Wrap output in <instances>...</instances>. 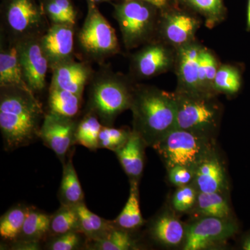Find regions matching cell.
I'll use <instances>...</instances> for the list:
<instances>
[{"mask_svg":"<svg viewBox=\"0 0 250 250\" xmlns=\"http://www.w3.org/2000/svg\"><path fill=\"white\" fill-rule=\"evenodd\" d=\"M219 66L214 53L202 47L199 59L198 86L200 93L217 95L213 88L215 77Z\"/></svg>","mask_w":250,"mask_h":250,"instance_id":"27","label":"cell"},{"mask_svg":"<svg viewBox=\"0 0 250 250\" xmlns=\"http://www.w3.org/2000/svg\"><path fill=\"white\" fill-rule=\"evenodd\" d=\"M246 30L250 31V0H248V11H247Z\"/></svg>","mask_w":250,"mask_h":250,"instance_id":"42","label":"cell"},{"mask_svg":"<svg viewBox=\"0 0 250 250\" xmlns=\"http://www.w3.org/2000/svg\"><path fill=\"white\" fill-rule=\"evenodd\" d=\"M132 95L133 91L120 79H102L90 91V113L98 117L104 126H111L117 117L131 107Z\"/></svg>","mask_w":250,"mask_h":250,"instance_id":"5","label":"cell"},{"mask_svg":"<svg viewBox=\"0 0 250 250\" xmlns=\"http://www.w3.org/2000/svg\"><path fill=\"white\" fill-rule=\"evenodd\" d=\"M52 217L41 210L29 208L19 238L22 241L39 243L47 233L50 232Z\"/></svg>","mask_w":250,"mask_h":250,"instance_id":"25","label":"cell"},{"mask_svg":"<svg viewBox=\"0 0 250 250\" xmlns=\"http://www.w3.org/2000/svg\"><path fill=\"white\" fill-rule=\"evenodd\" d=\"M139 192V182H130L129 198L121 213L113 221L118 228L129 231L143 225L144 220L140 208Z\"/></svg>","mask_w":250,"mask_h":250,"instance_id":"24","label":"cell"},{"mask_svg":"<svg viewBox=\"0 0 250 250\" xmlns=\"http://www.w3.org/2000/svg\"><path fill=\"white\" fill-rule=\"evenodd\" d=\"M3 90L0 99V130L4 149L12 151L39 138L41 121L45 116L34 92L15 88Z\"/></svg>","mask_w":250,"mask_h":250,"instance_id":"1","label":"cell"},{"mask_svg":"<svg viewBox=\"0 0 250 250\" xmlns=\"http://www.w3.org/2000/svg\"><path fill=\"white\" fill-rule=\"evenodd\" d=\"M125 1H129V0H125ZM139 1H146L156 6L158 9H164L167 5L168 0H139Z\"/></svg>","mask_w":250,"mask_h":250,"instance_id":"40","label":"cell"},{"mask_svg":"<svg viewBox=\"0 0 250 250\" xmlns=\"http://www.w3.org/2000/svg\"><path fill=\"white\" fill-rule=\"evenodd\" d=\"M63 165L59 198L62 205L76 206L84 202V194L72 163V156Z\"/></svg>","mask_w":250,"mask_h":250,"instance_id":"21","label":"cell"},{"mask_svg":"<svg viewBox=\"0 0 250 250\" xmlns=\"http://www.w3.org/2000/svg\"><path fill=\"white\" fill-rule=\"evenodd\" d=\"M176 49L166 42H154L135 54L133 68L141 78H149L168 71L175 64Z\"/></svg>","mask_w":250,"mask_h":250,"instance_id":"11","label":"cell"},{"mask_svg":"<svg viewBox=\"0 0 250 250\" xmlns=\"http://www.w3.org/2000/svg\"><path fill=\"white\" fill-rule=\"evenodd\" d=\"M46 11H47L49 18L53 21L54 23H67V24H70L65 15L64 14L62 10L59 8L58 5L54 0H50L48 1V3L46 5Z\"/></svg>","mask_w":250,"mask_h":250,"instance_id":"38","label":"cell"},{"mask_svg":"<svg viewBox=\"0 0 250 250\" xmlns=\"http://www.w3.org/2000/svg\"><path fill=\"white\" fill-rule=\"evenodd\" d=\"M205 18V24L213 29L220 24L225 16L223 0H182Z\"/></svg>","mask_w":250,"mask_h":250,"instance_id":"33","label":"cell"},{"mask_svg":"<svg viewBox=\"0 0 250 250\" xmlns=\"http://www.w3.org/2000/svg\"><path fill=\"white\" fill-rule=\"evenodd\" d=\"M203 46L196 41L176 49L175 67L177 77L176 91L200 93L198 86L199 59Z\"/></svg>","mask_w":250,"mask_h":250,"instance_id":"12","label":"cell"},{"mask_svg":"<svg viewBox=\"0 0 250 250\" xmlns=\"http://www.w3.org/2000/svg\"><path fill=\"white\" fill-rule=\"evenodd\" d=\"M77 124L72 118L49 113L44 117L39 138L65 164L70 147L75 144Z\"/></svg>","mask_w":250,"mask_h":250,"instance_id":"9","label":"cell"},{"mask_svg":"<svg viewBox=\"0 0 250 250\" xmlns=\"http://www.w3.org/2000/svg\"><path fill=\"white\" fill-rule=\"evenodd\" d=\"M81 98L82 96L72 92L50 87L48 99L50 113L73 118L80 111Z\"/></svg>","mask_w":250,"mask_h":250,"instance_id":"26","label":"cell"},{"mask_svg":"<svg viewBox=\"0 0 250 250\" xmlns=\"http://www.w3.org/2000/svg\"><path fill=\"white\" fill-rule=\"evenodd\" d=\"M177 129L215 138L221 123L223 107L216 95L174 92Z\"/></svg>","mask_w":250,"mask_h":250,"instance_id":"4","label":"cell"},{"mask_svg":"<svg viewBox=\"0 0 250 250\" xmlns=\"http://www.w3.org/2000/svg\"><path fill=\"white\" fill-rule=\"evenodd\" d=\"M6 16L10 29L16 34H29L42 24V14L33 0H11Z\"/></svg>","mask_w":250,"mask_h":250,"instance_id":"16","label":"cell"},{"mask_svg":"<svg viewBox=\"0 0 250 250\" xmlns=\"http://www.w3.org/2000/svg\"><path fill=\"white\" fill-rule=\"evenodd\" d=\"M18 46L24 80L34 93L41 91L45 87L49 63L41 41L29 38Z\"/></svg>","mask_w":250,"mask_h":250,"instance_id":"10","label":"cell"},{"mask_svg":"<svg viewBox=\"0 0 250 250\" xmlns=\"http://www.w3.org/2000/svg\"><path fill=\"white\" fill-rule=\"evenodd\" d=\"M201 22L186 13L174 11L163 16L160 22L161 35L164 42L179 48L195 41V36Z\"/></svg>","mask_w":250,"mask_h":250,"instance_id":"13","label":"cell"},{"mask_svg":"<svg viewBox=\"0 0 250 250\" xmlns=\"http://www.w3.org/2000/svg\"><path fill=\"white\" fill-rule=\"evenodd\" d=\"M194 185L199 192H221L228 190L225 167L215 152L202 161L195 170Z\"/></svg>","mask_w":250,"mask_h":250,"instance_id":"15","label":"cell"},{"mask_svg":"<svg viewBox=\"0 0 250 250\" xmlns=\"http://www.w3.org/2000/svg\"><path fill=\"white\" fill-rule=\"evenodd\" d=\"M241 248L243 250H250V231L243 237L242 240Z\"/></svg>","mask_w":250,"mask_h":250,"instance_id":"41","label":"cell"},{"mask_svg":"<svg viewBox=\"0 0 250 250\" xmlns=\"http://www.w3.org/2000/svg\"><path fill=\"white\" fill-rule=\"evenodd\" d=\"M0 85L1 88H15L31 91L23 75L18 44L0 53Z\"/></svg>","mask_w":250,"mask_h":250,"instance_id":"20","label":"cell"},{"mask_svg":"<svg viewBox=\"0 0 250 250\" xmlns=\"http://www.w3.org/2000/svg\"><path fill=\"white\" fill-rule=\"evenodd\" d=\"M200 217L231 218V208L225 194L221 192H198L195 207Z\"/></svg>","mask_w":250,"mask_h":250,"instance_id":"23","label":"cell"},{"mask_svg":"<svg viewBox=\"0 0 250 250\" xmlns=\"http://www.w3.org/2000/svg\"><path fill=\"white\" fill-rule=\"evenodd\" d=\"M109 0H88V3H91V4H97L98 3L104 2V1H107Z\"/></svg>","mask_w":250,"mask_h":250,"instance_id":"43","label":"cell"},{"mask_svg":"<svg viewBox=\"0 0 250 250\" xmlns=\"http://www.w3.org/2000/svg\"><path fill=\"white\" fill-rule=\"evenodd\" d=\"M198 192L193 183L178 187L172 199L174 210L179 213L192 210L196 204Z\"/></svg>","mask_w":250,"mask_h":250,"instance_id":"35","label":"cell"},{"mask_svg":"<svg viewBox=\"0 0 250 250\" xmlns=\"http://www.w3.org/2000/svg\"><path fill=\"white\" fill-rule=\"evenodd\" d=\"M40 41L51 67L69 62L73 52V25L54 23Z\"/></svg>","mask_w":250,"mask_h":250,"instance_id":"14","label":"cell"},{"mask_svg":"<svg viewBox=\"0 0 250 250\" xmlns=\"http://www.w3.org/2000/svg\"><path fill=\"white\" fill-rule=\"evenodd\" d=\"M131 131L104 126L99 136V148L107 149L116 152L127 142Z\"/></svg>","mask_w":250,"mask_h":250,"instance_id":"34","label":"cell"},{"mask_svg":"<svg viewBox=\"0 0 250 250\" xmlns=\"http://www.w3.org/2000/svg\"><path fill=\"white\" fill-rule=\"evenodd\" d=\"M72 231L82 233L80 217L73 206L62 205L52 215L50 232L55 236Z\"/></svg>","mask_w":250,"mask_h":250,"instance_id":"30","label":"cell"},{"mask_svg":"<svg viewBox=\"0 0 250 250\" xmlns=\"http://www.w3.org/2000/svg\"><path fill=\"white\" fill-rule=\"evenodd\" d=\"M29 208L21 206L6 212L0 219V235L5 240L13 241L19 238L22 232Z\"/></svg>","mask_w":250,"mask_h":250,"instance_id":"32","label":"cell"},{"mask_svg":"<svg viewBox=\"0 0 250 250\" xmlns=\"http://www.w3.org/2000/svg\"><path fill=\"white\" fill-rule=\"evenodd\" d=\"M54 1L62 10V12L64 13V14L68 19L70 24L74 25L75 24V21H76V14H75V10H74L71 2L69 0H54Z\"/></svg>","mask_w":250,"mask_h":250,"instance_id":"39","label":"cell"},{"mask_svg":"<svg viewBox=\"0 0 250 250\" xmlns=\"http://www.w3.org/2000/svg\"><path fill=\"white\" fill-rule=\"evenodd\" d=\"M146 147L141 136L132 130L126 144L115 152L130 182H139L144 169Z\"/></svg>","mask_w":250,"mask_h":250,"instance_id":"19","label":"cell"},{"mask_svg":"<svg viewBox=\"0 0 250 250\" xmlns=\"http://www.w3.org/2000/svg\"><path fill=\"white\" fill-rule=\"evenodd\" d=\"M79 41L87 53L104 57L118 52L116 31L100 13L96 4L88 3V14L79 34Z\"/></svg>","mask_w":250,"mask_h":250,"instance_id":"7","label":"cell"},{"mask_svg":"<svg viewBox=\"0 0 250 250\" xmlns=\"http://www.w3.org/2000/svg\"><path fill=\"white\" fill-rule=\"evenodd\" d=\"M89 248L98 250H130L137 249V246L127 230L116 227L106 236L93 241Z\"/></svg>","mask_w":250,"mask_h":250,"instance_id":"31","label":"cell"},{"mask_svg":"<svg viewBox=\"0 0 250 250\" xmlns=\"http://www.w3.org/2000/svg\"><path fill=\"white\" fill-rule=\"evenodd\" d=\"M129 109L133 114V131L147 147H153L176 129L177 100L174 93L154 87H141L133 91Z\"/></svg>","mask_w":250,"mask_h":250,"instance_id":"2","label":"cell"},{"mask_svg":"<svg viewBox=\"0 0 250 250\" xmlns=\"http://www.w3.org/2000/svg\"><path fill=\"white\" fill-rule=\"evenodd\" d=\"M152 148L167 169L182 166L195 171L206 158L216 152L215 138L174 129Z\"/></svg>","mask_w":250,"mask_h":250,"instance_id":"3","label":"cell"},{"mask_svg":"<svg viewBox=\"0 0 250 250\" xmlns=\"http://www.w3.org/2000/svg\"><path fill=\"white\" fill-rule=\"evenodd\" d=\"M80 217L82 233L90 241H96L106 236L116 225L113 221H108L88 209L84 202L75 206Z\"/></svg>","mask_w":250,"mask_h":250,"instance_id":"22","label":"cell"},{"mask_svg":"<svg viewBox=\"0 0 250 250\" xmlns=\"http://www.w3.org/2000/svg\"><path fill=\"white\" fill-rule=\"evenodd\" d=\"M103 125L98 117L90 113L77 124L75 143L91 151L99 148V136Z\"/></svg>","mask_w":250,"mask_h":250,"instance_id":"28","label":"cell"},{"mask_svg":"<svg viewBox=\"0 0 250 250\" xmlns=\"http://www.w3.org/2000/svg\"><path fill=\"white\" fill-rule=\"evenodd\" d=\"M53 68L52 88L67 90L82 96L90 76V70L86 65L69 61Z\"/></svg>","mask_w":250,"mask_h":250,"instance_id":"18","label":"cell"},{"mask_svg":"<svg viewBox=\"0 0 250 250\" xmlns=\"http://www.w3.org/2000/svg\"><path fill=\"white\" fill-rule=\"evenodd\" d=\"M156 6L139 0L125 1L115 6L114 16L125 47L132 49L152 34L156 25Z\"/></svg>","mask_w":250,"mask_h":250,"instance_id":"6","label":"cell"},{"mask_svg":"<svg viewBox=\"0 0 250 250\" xmlns=\"http://www.w3.org/2000/svg\"><path fill=\"white\" fill-rule=\"evenodd\" d=\"M238 225L231 218L200 217L186 229L184 250L210 249L236 234Z\"/></svg>","mask_w":250,"mask_h":250,"instance_id":"8","label":"cell"},{"mask_svg":"<svg viewBox=\"0 0 250 250\" xmlns=\"http://www.w3.org/2000/svg\"><path fill=\"white\" fill-rule=\"evenodd\" d=\"M83 233L72 231L58 235L52 241L49 242L47 249L51 250H74L82 246Z\"/></svg>","mask_w":250,"mask_h":250,"instance_id":"36","label":"cell"},{"mask_svg":"<svg viewBox=\"0 0 250 250\" xmlns=\"http://www.w3.org/2000/svg\"><path fill=\"white\" fill-rule=\"evenodd\" d=\"M242 72L239 67L232 65L219 66L215 75L213 88L215 93L233 95L238 93L242 86Z\"/></svg>","mask_w":250,"mask_h":250,"instance_id":"29","label":"cell"},{"mask_svg":"<svg viewBox=\"0 0 250 250\" xmlns=\"http://www.w3.org/2000/svg\"><path fill=\"white\" fill-rule=\"evenodd\" d=\"M187 226L169 210L157 215L149 226V234L159 244L174 248L184 243Z\"/></svg>","mask_w":250,"mask_h":250,"instance_id":"17","label":"cell"},{"mask_svg":"<svg viewBox=\"0 0 250 250\" xmlns=\"http://www.w3.org/2000/svg\"><path fill=\"white\" fill-rule=\"evenodd\" d=\"M170 183L177 187L192 184L194 180L195 171L182 166H175L167 169Z\"/></svg>","mask_w":250,"mask_h":250,"instance_id":"37","label":"cell"}]
</instances>
